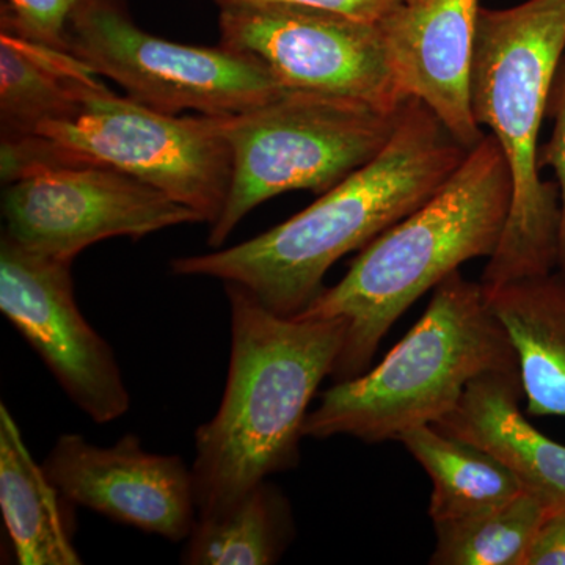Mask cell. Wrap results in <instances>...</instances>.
I'll return each mask as SVG.
<instances>
[{
    "label": "cell",
    "instance_id": "1",
    "mask_svg": "<svg viewBox=\"0 0 565 565\" xmlns=\"http://www.w3.org/2000/svg\"><path fill=\"white\" fill-rule=\"evenodd\" d=\"M468 151L429 107L408 98L384 150L307 210L243 244L173 259L170 269L236 282L273 313L294 318L326 289L338 259L433 199Z\"/></svg>",
    "mask_w": 565,
    "mask_h": 565
},
{
    "label": "cell",
    "instance_id": "2",
    "mask_svg": "<svg viewBox=\"0 0 565 565\" xmlns=\"http://www.w3.org/2000/svg\"><path fill=\"white\" fill-rule=\"evenodd\" d=\"M232 355L221 407L195 433L196 516L218 514L297 467L311 399L343 351V319L285 318L225 282Z\"/></svg>",
    "mask_w": 565,
    "mask_h": 565
},
{
    "label": "cell",
    "instance_id": "3",
    "mask_svg": "<svg viewBox=\"0 0 565 565\" xmlns=\"http://www.w3.org/2000/svg\"><path fill=\"white\" fill-rule=\"evenodd\" d=\"M511 169L492 134L433 199L362 248L343 280L294 318L343 319L348 330L334 381L366 373L379 345L429 289L463 263L490 258L512 206Z\"/></svg>",
    "mask_w": 565,
    "mask_h": 565
},
{
    "label": "cell",
    "instance_id": "4",
    "mask_svg": "<svg viewBox=\"0 0 565 565\" xmlns=\"http://www.w3.org/2000/svg\"><path fill=\"white\" fill-rule=\"evenodd\" d=\"M564 50L565 0L479 9L471 109L500 145L514 184L503 236L481 277L486 289L557 267L559 189L542 181L539 134Z\"/></svg>",
    "mask_w": 565,
    "mask_h": 565
},
{
    "label": "cell",
    "instance_id": "5",
    "mask_svg": "<svg viewBox=\"0 0 565 565\" xmlns=\"http://www.w3.org/2000/svg\"><path fill=\"white\" fill-rule=\"evenodd\" d=\"M516 371L514 345L490 310L484 286L456 270L377 366L321 394L302 434L318 440L348 435L364 444L397 440L451 414L475 379Z\"/></svg>",
    "mask_w": 565,
    "mask_h": 565
},
{
    "label": "cell",
    "instance_id": "6",
    "mask_svg": "<svg viewBox=\"0 0 565 565\" xmlns=\"http://www.w3.org/2000/svg\"><path fill=\"white\" fill-rule=\"evenodd\" d=\"M3 182L54 167L117 170L191 207L203 223L221 217L232 184V150L222 117L162 114L104 85L65 120L2 140Z\"/></svg>",
    "mask_w": 565,
    "mask_h": 565
},
{
    "label": "cell",
    "instance_id": "7",
    "mask_svg": "<svg viewBox=\"0 0 565 565\" xmlns=\"http://www.w3.org/2000/svg\"><path fill=\"white\" fill-rule=\"evenodd\" d=\"M399 114V111H397ZM397 114L310 92L222 117L232 150V184L207 244L217 248L259 204L296 191L322 195L373 161L392 139Z\"/></svg>",
    "mask_w": 565,
    "mask_h": 565
},
{
    "label": "cell",
    "instance_id": "8",
    "mask_svg": "<svg viewBox=\"0 0 565 565\" xmlns=\"http://www.w3.org/2000/svg\"><path fill=\"white\" fill-rule=\"evenodd\" d=\"M66 47L93 73L117 82L134 102L162 114L228 117L286 92L250 55L145 32L126 0H82L70 20Z\"/></svg>",
    "mask_w": 565,
    "mask_h": 565
},
{
    "label": "cell",
    "instance_id": "9",
    "mask_svg": "<svg viewBox=\"0 0 565 565\" xmlns=\"http://www.w3.org/2000/svg\"><path fill=\"white\" fill-rule=\"evenodd\" d=\"M222 46L250 55L285 90L355 99L397 114L403 98L377 22L288 3L228 7Z\"/></svg>",
    "mask_w": 565,
    "mask_h": 565
},
{
    "label": "cell",
    "instance_id": "10",
    "mask_svg": "<svg viewBox=\"0 0 565 565\" xmlns=\"http://www.w3.org/2000/svg\"><path fill=\"white\" fill-rule=\"evenodd\" d=\"M6 236L28 250L73 263L110 237L141 239L202 217L166 193L117 170L96 166L36 170L2 193Z\"/></svg>",
    "mask_w": 565,
    "mask_h": 565
},
{
    "label": "cell",
    "instance_id": "11",
    "mask_svg": "<svg viewBox=\"0 0 565 565\" xmlns=\"http://www.w3.org/2000/svg\"><path fill=\"white\" fill-rule=\"evenodd\" d=\"M70 262L28 250L2 234L0 311L39 353L93 422L121 418L131 405L120 366L74 299Z\"/></svg>",
    "mask_w": 565,
    "mask_h": 565
},
{
    "label": "cell",
    "instance_id": "12",
    "mask_svg": "<svg viewBox=\"0 0 565 565\" xmlns=\"http://www.w3.org/2000/svg\"><path fill=\"white\" fill-rule=\"evenodd\" d=\"M43 468L66 503L167 541H185L192 533V470L181 457L145 451L134 434L107 448L79 434L62 435Z\"/></svg>",
    "mask_w": 565,
    "mask_h": 565
},
{
    "label": "cell",
    "instance_id": "13",
    "mask_svg": "<svg viewBox=\"0 0 565 565\" xmlns=\"http://www.w3.org/2000/svg\"><path fill=\"white\" fill-rule=\"evenodd\" d=\"M479 0H405L377 22L404 99H419L467 150L484 139L471 109Z\"/></svg>",
    "mask_w": 565,
    "mask_h": 565
},
{
    "label": "cell",
    "instance_id": "14",
    "mask_svg": "<svg viewBox=\"0 0 565 565\" xmlns=\"http://www.w3.org/2000/svg\"><path fill=\"white\" fill-rule=\"evenodd\" d=\"M520 373H489L475 379L437 429L487 449L508 465L525 489L553 511L565 508V446L550 440L520 411Z\"/></svg>",
    "mask_w": 565,
    "mask_h": 565
},
{
    "label": "cell",
    "instance_id": "15",
    "mask_svg": "<svg viewBox=\"0 0 565 565\" xmlns=\"http://www.w3.org/2000/svg\"><path fill=\"white\" fill-rule=\"evenodd\" d=\"M484 291L514 345L526 414L565 416V274L553 270Z\"/></svg>",
    "mask_w": 565,
    "mask_h": 565
},
{
    "label": "cell",
    "instance_id": "16",
    "mask_svg": "<svg viewBox=\"0 0 565 565\" xmlns=\"http://www.w3.org/2000/svg\"><path fill=\"white\" fill-rule=\"evenodd\" d=\"M63 497L33 460L6 404H0V509L18 564L81 565Z\"/></svg>",
    "mask_w": 565,
    "mask_h": 565
},
{
    "label": "cell",
    "instance_id": "17",
    "mask_svg": "<svg viewBox=\"0 0 565 565\" xmlns=\"http://www.w3.org/2000/svg\"><path fill=\"white\" fill-rule=\"evenodd\" d=\"M98 77L70 52L0 31L2 140L73 117L85 96L104 85Z\"/></svg>",
    "mask_w": 565,
    "mask_h": 565
},
{
    "label": "cell",
    "instance_id": "18",
    "mask_svg": "<svg viewBox=\"0 0 565 565\" xmlns=\"http://www.w3.org/2000/svg\"><path fill=\"white\" fill-rule=\"evenodd\" d=\"M433 481L434 525L490 511L525 490L519 476L487 449L424 424L397 438Z\"/></svg>",
    "mask_w": 565,
    "mask_h": 565
},
{
    "label": "cell",
    "instance_id": "19",
    "mask_svg": "<svg viewBox=\"0 0 565 565\" xmlns=\"http://www.w3.org/2000/svg\"><path fill=\"white\" fill-rule=\"evenodd\" d=\"M294 534L288 498L266 479L225 511L196 516L181 561L191 565L275 564Z\"/></svg>",
    "mask_w": 565,
    "mask_h": 565
},
{
    "label": "cell",
    "instance_id": "20",
    "mask_svg": "<svg viewBox=\"0 0 565 565\" xmlns=\"http://www.w3.org/2000/svg\"><path fill=\"white\" fill-rule=\"evenodd\" d=\"M531 490L482 514L437 523L434 565H523L535 535L552 514Z\"/></svg>",
    "mask_w": 565,
    "mask_h": 565
},
{
    "label": "cell",
    "instance_id": "21",
    "mask_svg": "<svg viewBox=\"0 0 565 565\" xmlns=\"http://www.w3.org/2000/svg\"><path fill=\"white\" fill-rule=\"evenodd\" d=\"M82 0H6L2 6V32L33 43L68 52L66 31Z\"/></svg>",
    "mask_w": 565,
    "mask_h": 565
},
{
    "label": "cell",
    "instance_id": "22",
    "mask_svg": "<svg viewBox=\"0 0 565 565\" xmlns=\"http://www.w3.org/2000/svg\"><path fill=\"white\" fill-rule=\"evenodd\" d=\"M550 106L555 118V129L548 143L539 148V167H550L556 174L561 210L557 269L565 274V62L563 70L557 71Z\"/></svg>",
    "mask_w": 565,
    "mask_h": 565
},
{
    "label": "cell",
    "instance_id": "23",
    "mask_svg": "<svg viewBox=\"0 0 565 565\" xmlns=\"http://www.w3.org/2000/svg\"><path fill=\"white\" fill-rule=\"evenodd\" d=\"M221 9L228 7L259 6V3H288V6L310 7V9L332 11L367 22L384 20L405 0H214Z\"/></svg>",
    "mask_w": 565,
    "mask_h": 565
},
{
    "label": "cell",
    "instance_id": "24",
    "mask_svg": "<svg viewBox=\"0 0 565 565\" xmlns=\"http://www.w3.org/2000/svg\"><path fill=\"white\" fill-rule=\"evenodd\" d=\"M523 565H565V508L546 516Z\"/></svg>",
    "mask_w": 565,
    "mask_h": 565
}]
</instances>
